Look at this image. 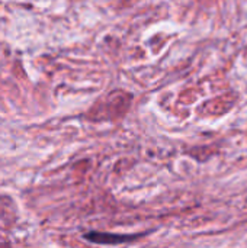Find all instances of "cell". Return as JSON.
<instances>
[{
    "label": "cell",
    "mask_w": 247,
    "mask_h": 248,
    "mask_svg": "<svg viewBox=\"0 0 247 248\" xmlns=\"http://www.w3.org/2000/svg\"><path fill=\"white\" fill-rule=\"evenodd\" d=\"M87 240L93 243H100V244H116V243H124L128 241V237H121V235H102V234H89L86 235Z\"/></svg>",
    "instance_id": "obj_1"
}]
</instances>
